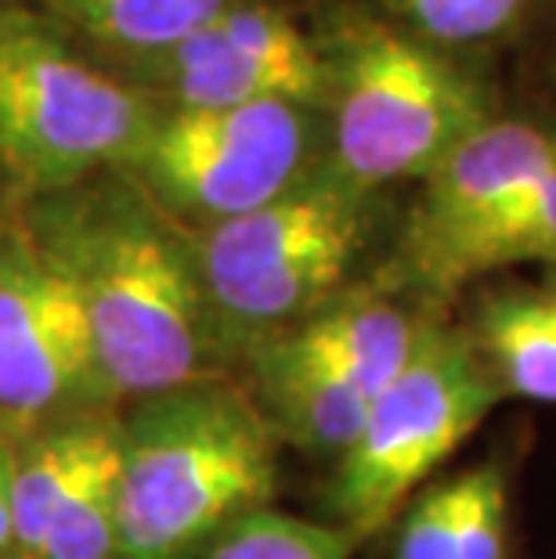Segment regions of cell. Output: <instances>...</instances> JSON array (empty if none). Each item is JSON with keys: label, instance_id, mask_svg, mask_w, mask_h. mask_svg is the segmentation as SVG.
Returning <instances> with one entry per match:
<instances>
[{"label": "cell", "instance_id": "13", "mask_svg": "<svg viewBox=\"0 0 556 559\" xmlns=\"http://www.w3.org/2000/svg\"><path fill=\"white\" fill-rule=\"evenodd\" d=\"M499 390L556 404V300L535 293H492L470 332Z\"/></svg>", "mask_w": 556, "mask_h": 559}, {"label": "cell", "instance_id": "6", "mask_svg": "<svg viewBox=\"0 0 556 559\" xmlns=\"http://www.w3.org/2000/svg\"><path fill=\"white\" fill-rule=\"evenodd\" d=\"M499 397L473 340L430 318L412 361L380 390L354 444L336 459L326 495L336 527L358 542L380 531Z\"/></svg>", "mask_w": 556, "mask_h": 559}, {"label": "cell", "instance_id": "14", "mask_svg": "<svg viewBox=\"0 0 556 559\" xmlns=\"http://www.w3.org/2000/svg\"><path fill=\"white\" fill-rule=\"evenodd\" d=\"M44 15L113 55V62L159 55L192 37L239 0H40Z\"/></svg>", "mask_w": 556, "mask_h": 559}, {"label": "cell", "instance_id": "10", "mask_svg": "<svg viewBox=\"0 0 556 559\" xmlns=\"http://www.w3.org/2000/svg\"><path fill=\"white\" fill-rule=\"evenodd\" d=\"M556 170V134L524 120H492L466 138L430 177L409 217L401 264L423 289H448L459 253L502 210Z\"/></svg>", "mask_w": 556, "mask_h": 559}, {"label": "cell", "instance_id": "3", "mask_svg": "<svg viewBox=\"0 0 556 559\" xmlns=\"http://www.w3.org/2000/svg\"><path fill=\"white\" fill-rule=\"evenodd\" d=\"M376 228V192L326 156L246 217L188 235L224 347L279 336L347 289Z\"/></svg>", "mask_w": 556, "mask_h": 559}, {"label": "cell", "instance_id": "2", "mask_svg": "<svg viewBox=\"0 0 556 559\" xmlns=\"http://www.w3.org/2000/svg\"><path fill=\"white\" fill-rule=\"evenodd\" d=\"M279 437L253 394L199 383L120 415V559H203L235 523L271 509Z\"/></svg>", "mask_w": 556, "mask_h": 559}, {"label": "cell", "instance_id": "5", "mask_svg": "<svg viewBox=\"0 0 556 559\" xmlns=\"http://www.w3.org/2000/svg\"><path fill=\"white\" fill-rule=\"evenodd\" d=\"M159 105L91 62L47 15H0V174L19 202L123 170L159 120Z\"/></svg>", "mask_w": 556, "mask_h": 559}, {"label": "cell", "instance_id": "8", "mask_svg": "<svg viewBox=\"0 0 556 559\" xmlns=\"http://www.w3.org/2000/svg\"><path fill=\"white\" fill-rule=\"evenodd\" d=\"M116 408L73 282L19 206L0 213V433L19 440L47 423Z\"/></svg>", "mask_w": 556, "mask_h": 559}, {"label": "cell", "instance_id": "21", "mask_svg": "<svg viewBox=\"0 0 556 559\" xmlns=\"http://www.w3.org/2000/svg\"><path fill=\"white\" fill-rule=\"evenodd\" d=\"M549 296H553V300H556V285H553V293H549Z\"/></svg>", "mask_w": 556, "mask_h": 559}, {"label": "cell", "instance_id": "7", "mask_svg": "<svg viewBox=\"0 0 556 559\" xmlns=\"http://www.w3.org/2000/svg\"><path fill=\"white\" fill-rule=\"evenodd\" d=\"M315 123V109L289 102L163 109L120 174L196 235L289 192L322 159Z\"/></svg>", "mask_w": 556, "mask_h": 559}, {"label": "cell", "instance_id": "11", "mask_svg": "<svg viewBox=\"0 0 556 559\" xmlns=\"http://www.w3.org/2000/svg\"><path fill=\"white\" fill-rule=\"evenodd\" d=\"M253 401L279 444L289 440L318 455H343L358 437L372 397L347 383L311 350H304L289 332L253 343L250 350Z\"/></svg>", "mask_w": 556, "mask_h": 559}, {"label": "cell", "instance_id": "17", "mask_svg": "<svg viewBox=\"0 0 556 559\" xmlns=\"http://www.w3.org/2000/svg\"><path fill=\"white\" fill-rule=\"evenodd\" d=\"M456 538L459 559H506L510 538V495L502 469L473 466L456 477Z\"/></svg>", "mask_w": 556, "mask_h": 559}, {"label": "cell", "instance_id": "4", "mask_svg": "<svg viewBox=\"0 0 556 559\" xmlns=\"http://www.w3.org/2000/svg\"><path fill=\"white\" fill-rule=\"evenodd\" d=\"M318 44L329 62L326 159L369 192L430 177L495 120L481 76L430 40L372 19H340Z\"/></svg>", "mask_w": 556, "mask_h": 559}, {"label": "cell", "instance_id": "20", "mask_svg": "<svg viewBox=\"0 0 556 559\" xmlns=\"http://www.w3.org/2000/svg\"><path fill=\"white\" fill-rule=\"evenodd\" d=\"M11 480H15V444L0 433V559H11L15 516H11Z\"/></svg>", "mask_w": 556, "mask_h": 559}, {"label": "cell", "instance_id": "16", "mask_svg": "<svg viewBox=\"0 0 556 559\" xmlns=\"http://www.w3.org/2000/svg\"><path fill=\"white\" fill-rule=\"evenodd\" d=\"M358 538L336 523L260 509L210 545L203 559H351Z\"/></svg>", "mask_w": 556, "mask_h": 559}, {"label": "cell", "instance_id": "12", "mask_svg": "<svg viewBox=\"0 0 556 559\" xmlns=\"http://www.w3.org/2000/svg\"><path fill=\"white\" fill-rule=\"evenodd\" d=\"M427 325L430 318L412 314L383 296L343 293L286 332L376 401L390 379L412 361Z\"/></svg>", "mask_w": 556, "mask_h": 559}, {"label": "cell", "instance_id": "22", "mask_svg": "<svg viewBox=\"0 0 556 559\" xmlns=\"http://www.w3.org/2000/svg\"><path fill=\"white\" fill-rule=\"evenodd\" d=\"M0 15H4V4H0Z\"/></svg>", "mask_w": 556, "mask_h": 559}, {"label": "cell", "instance_id": "9", "mask_svg": "<svg viewBox=\"0 0 556 559\" xmlns=\"http://www.w3.org/2000/svg\"><path fill=\"white\" fill-rule=\"evenodd\" d=\"M159 109L289 102L326 112L329 62L318 37L268 0H239L159 55L116 66Z\"/></svg>", "mask_w": 556, "mask_h": 559}, {"label": "cell", "instance_id": "15", "mask_svg": "<svg viewBox=\"0 0 556 559\" xmlns=\"http://www.w3.org/2000/svg\"><path fill=\"white\" fill-rule=\"evenodd\" d=\"M524 260H549L556 264V170L546 174L520 195L510 210L492 221L463 253H459L448 289L484 271H499Z\"/></svg>", "mask_w": 556, "mask_h": 559}, {"label": "cell", "instance_id": "18", "mask_svg": "<svg viewBox=\"0 0 556 559\" xmlns=\"http://www.w3.org/2000/svg\"><path fill=\"white\" fill-rule=\"evenodd\" d=\"M430 44H473L502 33L528 0H383Z\"/></svg>", "mask_w": 556, "mask_h": 559}, {"label": "cell", "instance_id": "19", "mask_svg": "<svg viewBox=\"0 0 556 559\" xmlns=\"http://www.w3.org/2000/svg\"><path fill=\"white\" fill-rule=\"evenodd\" d=\"M394 559H459L456 480L434 484L412 498L394 538Z\"/></svg>", "mask_w": 556, "mask_h": 559}, {"label": "cell", "instance_id": "1", "mask_svg": "<svg viewBox=\"0 0 556 559\" xmlns=\"http://www.w3.org/2000/svg\"><path fill=\"white\" fill-rule=\"evenodd\" d=\"M19 213L73 282L116 401L217 379L224 343L192 239L127 174L19 202Z\"/></svg>", "mask_w": 556, "mask_h": 559}]
</instances>
